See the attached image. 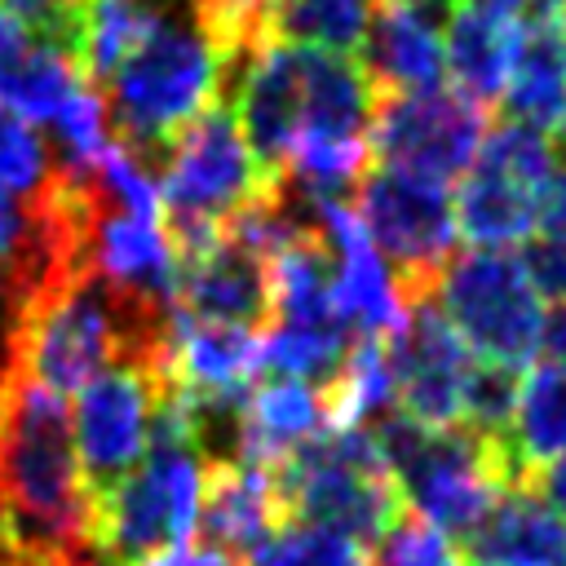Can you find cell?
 Segmentation results:
<instances>
[{
	"mask_svg": "<svg viewBox=\"0 0 566 566\" xmlns=\"http://www.w3.org/2000/svg\"><path fill=\"white\" fill-rule=\"evenodd\" d=\"M4 566H57V562H27V557H9ZM75 566H80V562H75Z\"/></svg>",
	"mask_w": 566,
	"mask_h": 566,
	"instance_id": "obj_37",
	"label": "cell"
},
{
	"mask_svg": "<svg viewBox=\"0 0 566 566\" xmlns=\"http://www.w3.org/2000/svg\"><path fill=\"white\" fill-rule=\"evenodd\" d=\"M553 164V142L544 133L513 119L486 128L469 172L451 190L455 234L486 252H513L531 243Z\"/></svg>",
	"mask_w": 566,
	"mask_h": 566,
	"instance_id": "obj_9",
	"label": "cell"
},
{
	"mask_svg": "<svg viewBox=\"0 0 566 566\" xmlns=\"http://www.w3.org/2000/svg\"><path fill=\"white\" fill-rule=\"evenodd\" d=\"M53 172L57 168H53V155L40 142V133L0 106V190L18 195V199H35V195H44Z\"/></svg>",
	"mask_w": 566,
	"mask_h": 566,
	"instance_id": "obj_28",
	"label": "cell"
},
{
	"mask_svg": "<svg viewBox=\"0 0 566 566\" xmlns=\"http://www.w3.org/2000/svg\"><path fill=\"white\" fill-rule=\"evenodd\" d=\"M380 4H385V0H380Z\"/></svg>",
	"mask_w": 566,
	"mask_h": 566,
	"instance_id": "obj_41",
	"label": "cell"
},
{
	"mask_svg": "<svg viewBox=\"0 0 566 566\" xmlns=\"http://www.w3.org/2000/svg\"><path fill=\"white\" fill-rule=\"evenodd\" d=\"M513 35H517L513 13H500L473 0H451L442 18V75H451L455 93L478 111H491L504 102Z\"/></svg>",
	"mask_w": 566,
	"mask_h": 566,
	"instance_id": "obj_19",
	"label": "cell"
},
{
	"mask_svg": "<svg viewBox=\"0 0 566 566\" xmlns=\"http://www.w3.org/2000/svg\"><path fill=\"white\" fill-rule=\"evenodd\" d=\"M358 221L380 256L394 261V279L402 301L433 296L438 274L451 261L455 243V217H451V186L376 168L358 181Z\"/></svg>",
	"mask_w": 566,
	"mask_h": 566,
	"instance_id": "obj_10",
	"label": "cell"
},
{
	"mask_svg": "<svg viewBox=\"0 0 566 566\" xmlns=\"http://www.w3.org/2000/svg\"><path fill=\"white\" fill-rule=\"evenodd\" d=\"M208 464L212 455L203 451L186 407L164 394L146 455L119 482L93 495V566H133L159 548L190 544L199 526Z\"/></svg>",
	"mask_w": 566,
	"mask_h": 566,
	"instance_id": "obj_4",
	"label": "cell"
},
{
	"mask_svg": "<svg viewBox=\"0 0 566 566\" xmlns=\"http://www.w3.org/2000/svg\"><path fill=\"white\" fill-rule=\"evenodd\" d=\"M371 4L367 0H279L265 22V40L332 53V57H358L367 40Z\"/></svg>",
	"mask_w": 566,
	"mask_h": 566,
	"instance_id": "obj_25",
	"label": "cell"
},
{
	"mask_svg": "<svg viewBox=\"0 0 566 566\" xmlns=\"http://www.w3.org/2000/svg\"><path fill=\"white\" fill-rule=\"evenodd\" d=\"M248 566H376V557L367 544L345 539L336 531H323L310 522H283L248 557Z\"/></svg>",
	"mask_w": 566,
	"mask_h": 566,
	"instance_id": "obj_26",
	"label": "cell"
},
{
	"mask_svg": "<svg viewBox=\"0 0 566 566\" xmlns=\"http://www.w3.org/2000/svg\"><path fill=\"white\" fill-rule=\"evenodd\" d=\"M164 327L168 318L133 310L88 265L62 270L9 310L4 363L62 398L119 358H155Z\"/></svg>",
	"mask_w": 566,
	"mask_h": 566,
	"instance_id": "obj_2",
	"label": "cell"
},
{
	"mask_svg": "<svg viewBox=\"0 0 566 566\" xmlns=\"http://www.w3.org/2000/svg\"><path fill=\"white\" fill-rule=\"evenodd\" d=\"M327 429V402L323 385L305 380H265L261 389H248L230 420V455L234 464H252L274 473L296 447L318 438Z\"/></svg>",
	"mask_w": 566,
	"mask_h": 566,
	"instance_id": "obj_16",
	"label": "cell"
},
{
	"mask_svg": "<svg viewBox=\"0 0 566 566\" xmlns=\"http://www.w3.org/2000/svg\"><path fill=\"white\" fill-rule=\"evenodd\" d=\"M172 310L203 318V323H230V327L256 332V323L270 318L265 256L230 234H217V239L181 252Z\"/></svg>",
	"mask_w": 566,
	"mask_h": 566,
	"instance_id": "obj_14",
	"label": "cell"
},
{
	"mask_svg": "<svg viewBox=\"0 0 566 566\" xmlns=\"http://www.w3.org/2000/svg\"><path fill=\"white\" fill-rule=\"evenodd\" d=\"M199 526L212 548H226L239 562L252 557L283 526L274 473L212 455L208 482H203V504H199Z\"/></svg>",
	"mask_w": 566,
	"mask_h": 566,
	"instance_id": "obj_20",
	"label": "cell"
},
{
	"mask_svg": "<svg viewBox=\"0 0 566 566\" xmlns=\"http://www.w3.org/2000/svg\"><path fill=\"white\" fill-rule=\"evenodd\" d=\"M526 491H535L562 522H566V455L562 460H553V464H544V469H535L526 482H522Z\"/></svg>",
	"mask_w": 566,
	"mask_h": 566,
	"instance_id": "obj_35",
	"label": "cell"
},
{
	"mask_svg": "<svg viewBox=\"0 0 566 566\" xmlns=\"http://www.w3.org/2000/svg\"><path fill=\"white\" fill-rule=\"evenodd\" d=\"M133 566H248L239 557H230L226 548H212V544H172V548H159Z\"/></svg>",
	"mask_w": 566,
	"mask_h": 566,
	"instance_id": "obj_34",
	"label": "cell"
},
{
	"mask_svg": "<svg viewBox=\"0 0 566 566\" xmlns=\"http://www.w3.org/2000/svg\"><path fill=\"white\" fill-rule=\"evenodd\" d=\"M274 491L283 522H310L358 544H380L402 517L398 482L371 429H323L274 469Z\"/></svg>",
	"mask_w": 566,
	"mask_h": 566,
	"instance_id": "obj_7",
	"label": "cell"
},
{
	"mask_svg": "<svg viewBox=\"0 0 566 566\" xmlns=\"http://www.w3.org/2000/svg\"><path fill=\"white\" fill-rule=\"evenodd\" d=\"M80 566H93V562H80Z\"/></svg>",
	"mask_w": 566,
	"mask_h": 566,
	"instance_id": "obj_40",
	"label": "cell"
},
{
	"mask_svg": "<svg viewBox=\"0 0 566 566\" xmlns=\"http://www.w3.org/2000/svg\"><path fill=\"white\" fill-rule=\"evenodd\" d=\"M504 447L513 455L517 482L566 455V367L535 363L531 371H522Z\"/></svg>",
	"mask_w": 566,
	"mask_h": 566,
	"instance_id": "obj_22",
	"label": "cell"
},
{
	"mask_svg": "<svg viewBox=\"0 0 566 566\" xmlns=\"http://www.w3.org/2000/svg\"><path fill=\"white\" fill-rule=\"evenodd\" d=\"M327 402V429H367L371 420L389 416L394 402V363H389V340L380 336H358L336 367V376L323 385Z\"/></svg>",
	"mask_w": 566,
	"mask_h": 566,
	"instance_id": "obj_24",
	"label": "cell"
},
{
	"mask_svg": "<svg viewBox=\"0 0 566 566\" xmlns=\"http://www.w3.org/2000/svg\"><path fill=\"white\" fill-rule=\"evenodd\" d=\"M504 111L544 137L566 128V9H535L517 22Z\"/></svg>",
	"mask_w": 566,
	"mask_h": 566,
	"instance_id": "obj_18",
	"label": "cell"
},
{
	"mask_svg": "<svg viewBox=\"0 0 566 566\" xmlns=\"http://www.w3.org/2000/svg\"><path fill=\"white\" fill-rule=\"evenodd\" d=\"M486 137V111L464 102L455 88L389 93L376 97L367 146L380 168H398L438 186H451L469 172Z\"/></svg>",
	"mask_w": 566,
	"mask_h": 566,
	"instance_id": "obj_12",
	"label": "cell"
},
{
	"mask_svg": "<svg viewBox=\"0 0 566 566\" xmlns=\"http://www.w3.org/2000/svg\"><path fill=\"white\" fill-rule=\"evenodd\" d=\"M478 566H566V522L526 486L500 495V504L469 535Z\"/></svg>",
	"mask_w": 566,
	"mask_h": 566,
	"instance_id": "obj_21",
	"label": "cell"
},
{
	"mask_svg": "<svg viewBox=\"0 0 566 566\" xmlns=\"http://www.w3.org/2000/svg\"><path fill=\"white\" fill-rule=\"evenodd\" d=\"M75 460L88 482V491H106L119 482L150 447L155 416L164 407V380L155 358H119L102 367L88 385L75 389Z\"/></svg>",
	"mask_w": 566,
	"mask_h": 566,
	"instance_id": "obj_11",
	"label": "cell"
},
{
	"mask_svg": "<svg viewBox=\"0 0 566 566\" xmlns=\"http://www.w3.org/2000/svg\"><path fill=\"white\" fill-rule=\"evenodd\" d=\"M522 265H526V279L548 310L566 305V248H557L548 239H531L522 252Z\"/></svg>",
	"mask_w": 566,
	"mask_h": 566,
	"instance_id": "obj_31",
	"label": "cell"
},
{
	"mask_svg": "<svg viewBox=\"0 0 566 566\" xmlns=\"http://www.w3.org/2000/svg\"><path fill=\"white\" fill-rule=\"evenodd\" d=\"M389 363H394V398L407 420H416L420 429L460 424L473 354L451 332L433 296L407 305V323L389 340Z\"/></svg>",
	"mask_w": 566,
	"mask_h": 566,
	"instance_id": "obj_13",
	"label": "cell"
},
{
	"mask_svg": "<svg viewBox=\"0 0 566 566\" xmlns=\"http://www.w3.org/2000/svg\"><path fill=\"white\" fill-rule=\"evenodd\" d=\"M53 133H57V146H62V168L66 172H88L111 146V115H106V102L93 84H80L71 93V102L53 115Z\"/></svg>",
	"mask_w": 566,
	"mask_h": 566,
	"instance_id": "obj_27",
	"label": "cell"
},
{
	"mask_svg": "<svg viewBox=\"0 0 566 566\" xmlns=\"http://www.w3.org/2000/svg\"><path fill=\"white\" fill-rule=\"evenodd\" d=\"M539 9H566V0H535Z\"/></svg>",
	"mask_w": 566,
	"mask_h": 566,
	"instance_id": "obj_38",
	"label": "cell"
},
{
	"mask_svg": "<svg viewBox=\"0 0 566 566\" xmlns=\"http://www.w3.org/2000/svg\"><path fill=\"white\" fill-rule=\"evenodd\" d=\"M451 0H385L363 40V75L376 97L442 88V18Z\"/></svg>",
	"mask_w": 566,
	"mask_h": 566,
	"instance_id": "obj_15",
	"label": "cell"
},
{
	"mask_svg": "<svg viewBox=\"0 0 566 566\" xmlns=\"http://www.w3.org/2000/svg\"><path fill=\"white\" fill-rule=\"evenodd\" d=\"M0 9L4 13H13L18 22H27V27H35V31H44V35H53V40H62L66 49H71V35H75V9H80V0H0Z\"/></svg>",
	"mask_w": 566,
	"mask_h": 566,
	"instance_id": "obj_32",
	"label": "cell"
},
{
	"mask_svg": "<svg viewBox=\"0 0 566 566\" xmlns=\"http://www.w3.org/2000/svg\"><path fill=\"white\" fill-rule=\"evenodd\" d=\"M473 4H486V9H500V13H517L526 0H473Z\"/></svg>",
	"mask_w": 566,
	"mask_h": 566,
	"instance_id": "obj_36",
	"label": "cell"
},
{
	"mask_svg": "<svg viewBox=\"0 0 566 566\" xmlns=\"http://www.w3.org/2000/svg\"><path fill=\"white\" fill-rule=\"evenodd\" d=\"M557 159V155H553ZM535 239H548L557 248H566V159L553 164V177L539 195V221H535Z\"/></svg>",
	"mask_w": 566,
	"mask_h": 566,
	"instance_id": "obj_33",
	"label": "cell"
},
{
	"mask_svg": "<svg viewBox=\"0 0 566 566\" xmlns=\"http://www.w3.org/2000/svg\"><path fill=\"white\" fill-rule=\"evenodd\" d=\"M9 557H13V553H9V544H4V535H0V566H4Z\"/></svg>",
	"mask_w": 566,
	"mask_h": 566,
	"instance_id": "obj_39",
	"label": "cell"
},
{
	"mask_svg": "<svg viewBox=\"0 0 566 566\" xmlns=\"http://www.w3.org/2000/svg\"><path fill=\"white\" fill-rule=\"evenodd\" d=\"M376 566H469V562H464V553H460L442 531H433L429 522L402 513V517L380 535Z\"/></svg>",
	"mask_w": 566,
	"mask_h": 566,
	"instance_id": "obj_30",
	"label": "cell"
},
{
	"mask_svg": "<svg viewBox=\"0 0 566 566\" xmlns=\"http://www.w3.org/2000/svg\"><path fill=\"white\" fill-rule=\"evenodd\" d=\"M433 305L478 363L526 371L539 358L548 305L531 287L517 252L469 248L464 256H451L433 283Z\"/></svg>",
	"mask_w": 566,
	"mask_h": 566,
	"instance_id": "obj_8",
	"label": "cell"
},
{
	"mask_svg": "<svg viewBox=\"0 0 566 566\" xmlns=\"http://www.w3.org/2000/svg\"><path fill=\"white\" fill-rule=\"evenodd\" d=\"M80 84L88 80L62 40L0 9V106L9 115L27 124H53Z\"/></svg>",
	"mask_w": 566,
	"mask_h": 566,
	"instance_id": "obj_17",
	"label": "cell"
},
{
	"mask_svg": "<svg viewBox=\"0 0 566 566\" xmlns=\"http://www.w3.org/2000/svg\"><path fill=\"white\" fill-rule=\"evenodd\" d=\"M234 57L195 22L190 9L159 0L155 22L102 84L115 142L133 155H164V146L221 102Z\"/></svg>",
	"mask_w": 566,
	"mask_h": 566,
	"instance_id": "obj_3",
	"label": "cell"
},
{
	"mask_svg": "<svg viewBox=\"0 0 566 566\" xmlns=\"http://www.w3.org/2000/svg\"><path fill=\"white\" fill-rule=\"evenodd\" d=\"M93 491L75 460L66 402L0 367V535L27 562H93Z\"/></svg>",
	"mask_w": 566,
	"mask_h": 566,
	"instance_id": "obj_1",
	"label": "cell"
},
{
	"mask_svg": "<svg viewBox=\"0 0 566 566\" xmlns=\"http://www.w3.org/2000/svg\"><path fill=\"white\" fill-rule=\"evenodd\" d=\"M371 438L398 482V495L416 509L411 517L429 522L447 539H469L500 495L522 486L504 438H486L464 424L420 429L402 411H389L376 420Z\"/></svg>",
	"mask_w": 566,
	"mask_h": 566,
	"instance_id": "obj_5",
	"label": "cell"
},
{
	"mask_svg": "<svg viewBox=\"0 0 566 566\" xmlns=\"http://www.w3.org/2000/svg\"><path fill=\"white\" fill-rule=\"evenodd\" d=\"M155 9L159 0H80L71 53L97 93L133 53V44L146 35V27L155 22Z\"/></svg>",
	"mask_w": 566,
	"mask_h": 566,
	"instance_id": "obj_23",
	"label": "cell"
},
{
	"mask_svg": "<svg viewBox=\"0 0 566 566\" xmlns=\"http://www.w3.org/2000/svg\"><path fill=\"white\" fill-rule=\"evenodd\" d=\"M279 0H186V9L195 13V22L239 62L252 44L265 40V22L270 9Z\"/></svg>",
	"mask_w": 566,
	"mask_h": 566,
	"instance_id": "obj_29",
	"label": "cell"
},
{
	"mask_svg": "<svg viewBox=\"0 0 566 566\" xmlns=\"http://www.w3.org/2000/svg\"><path fill=\"white\" fill-rule=\"evenodd\" d=\"M159 212L177 252L217 239L239 212L274 199L283 181L256 164L230 106H208L159 155Z\"/></svg>",
	"mask_w": 566,
	"mask_h": 566,
	"instance_id": "obj_6",
	"label": "cell"
}]
</instances>
